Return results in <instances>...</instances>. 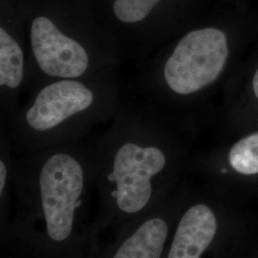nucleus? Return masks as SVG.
I'll return each mask as SVG.
<instances>
[{
	"label": "nucleus",
	"instance_id": "f257e3e1",
	"mask_svg": "<svg viewBox=\"0 0 258 258\" xmlns=\"http://www.w3.org/2000/svg\"><path fill=\"white\" fill-rule=\"evenodd\" d=\"M93 132L70 144L16 153L1 239L24 258H87L97 219Z\"/></svg>",
	"mask_w": 258,
	"mask_h": 258
},
{
	"label": "nucleus",
	"instance_id": "f03ea898",
	"mask_svg": "<svg viewBox=\"0 0 258 258\" xmlns=\"http://www.w3.org/2000/svg\"><path fill=\"white\" fill-rule=\"evenodd\" d=\"M168 126L164 112L126 89L120 109L97 135L93 249L160 203L174 162Z\"/></svg>",
	"mask_w": 258,
	"mask_h": 258
},
{
	"label": "nucleus",
	"instance_id": "7ed1b4c3",
	"mask_svg": "<svg viewBox=\"0 0 258 258\" xmlns=\"http://www.w3.org/2000/svg\"><path fill=\"white\" fill-rule=\"evenodd\" d=\"M119 67L81 78L54 79L27 93L15 116L3 123L16 153L70 144L110 121L126 93Z\"/></svg>",
	"mask_w": 258,
	"mask_h": 258
},
{
	"label": "nucleus",
	"instance_id": "20e7f679",
	"mask_svg": "<svg viewBox=\"0 0 258 258\" xmlns=\"http://www.w3.org/2000/svg\"><path fill=\"white\" fill-rule=\"evenodd\" d=\"M28 78L25 94L54 79L81 78L121 63L115 41L89 17L54 16L46 11L25 18Z\"/></svg>",
	"mask_w": 258,
	"mask_h": 258
},
{
	"label": "nucleus",
	"instance_id": "39448f33",
	"mask_svg": "<svg viewBox=\"0 0 258 258\" xmlns=\"http://www.w3.org/2000/svg\"><path fill=\"white\" fill-rule=\"evenodd\" d=\"M228 57L225 32L213 26L196 28L136 65L127 90L163 110L174 101L194 99L210 89L221 77Z\"/></svg>",
	"mask_w": 258,
	"mask_h": 258
},
{
	"label": "nucleus",
	"instance_id": "423d86ee",
	"mask_svg": "<svg viewBox=\"0 0 258 258\" xmlns=\"http://www.w3.org/2000/svg\"><path fill=\"white\" fill-rule=\"evenodd\" d=\"M164 0H110L102 24L115 41L121 63L137 65L163 46L154 15Z\"/></svg>",
	"mask_w": 258,
	"mask_h": 258
},
{
	"label": "nucleus",
	"instance_id": "0eeeda50",
	"mask_svg": "<svg viewBox=\"0 0 258 258\" xmlns=\"http://www.w3.org/2000/svg\"><path fill=\"white\" fill-rule=\"evenodd\" d=\"M158 206L97 244L87 258H165L170 228Z\"/></svg>",
	"mask_w": 258,
	"mask_h": 258
},
{
	"label": "nucleus",
	"instance_id": "6e6552de",
	"mask_svg": "<svg viewBox=\"0 0 258 258\" xmlns=\"http://www.w3.org/2000/svg\"><path fill=\"white\" fill-rule=\"evenodd\" d=\"M217 232V219L206 204H195L176 227L165 258H202Z\"/></svg>",
	"mask_w": 258,
	"mask_h": 258
},
{
	"label": "nucleus",
	"instance_id": "1a4fd4ad",
	"mask_svg": "<svg viewBox=\"0 0 258 258\" xmlns=\"http://www.w3.org/2000/svg\"><path fill=\"white\" fill-rule=\"evenodd\" d=\"M15 151L10 142L6 126L0 122V212L1 227L9 216L13 198Z\"/></svg>",
	"mask_w": 258,
	"mask_h": 258
},
{
	"label": "nucleus",
	"instance_id": "9d476101",
	"mask_svg": "<svg viewBox=\"0 0 258 258\" xmlns=\"http://www.w3.org/2000/svg\"><path fill=\"white\" fill-rule=\"evenodd\" d=\"M231 167L244 175L258 174V131L239 140L229 152Z\"/></svg>",
	"mask_w": 258,
	"mask_h": 258
},
{
	"label": "nucleus",
	"instance_id": "9b49d317",
	"mask_svg": "<svg viewBox=\"0 0 258 258\" xmlns=\"http://www.w3.org/2000/svg\"><path fill=\"white\" fill-rule=\"evenodd\" d=\"M252 89H253V92L255 94V97L258 100V68L254 73L253 79H252Z\"/></svg>",
	"mask_w": 258,
	"mask_h": 258
}]
</instances>
